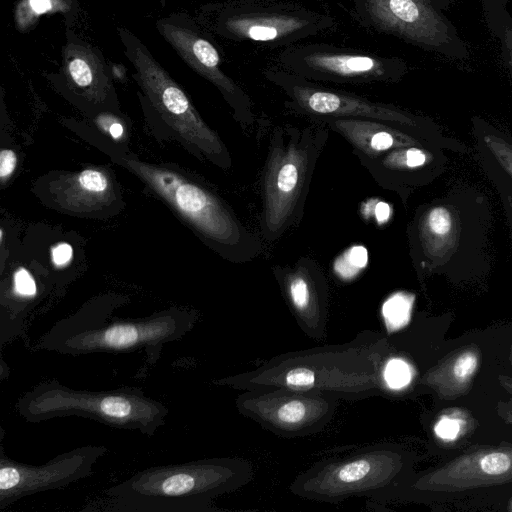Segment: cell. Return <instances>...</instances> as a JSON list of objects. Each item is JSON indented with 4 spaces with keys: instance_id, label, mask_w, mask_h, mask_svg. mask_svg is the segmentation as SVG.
I'll use <instances>...</instances> for the list:
<instances>
[{
    "instance_id": "5bb4252c",
    "label": "cell",
    "mask_w": 512,
    "mask_h": 512,
    "mask_svg": "<svg viewBox=\"0 0 512 512\" xmlns=\"http://www.w3.org/2000/svg\"><path fill=\"white\" fill-rule=\"evenodd\" d=\"M279 67L312 82L397 83L408 72L398 57L359 52L325 43L294 44L278 56Z\"/></svg>"
},
{
    "instance_id": "ba28073f",
    "label": "cell",
    "mask_w": 512,
    "mask_h": 512,
    "mask_svg": "<svg viewBox=\"0 0 512 512\" xmlns=\"http://www.w3.org/2000/svg\"><path fill=\"white\" fill-rule=\"evenodd\" d=\"M16 409L28 422L78 416L153 436L165 424L168 408L138 387L90 391L69 388L57 379L40 382L17 402Z\"/></svg>"
},
{
    "instance_id": "4fadbf2b",
    "label": "cell",
    "mask_w": 512,
    "mask_h": 512,
    "mask_svg": "<svg viewBox=\"0 0 512 512\" xmlns=\"http://www.w3.org/2000/svg\"><path fill=\"white\" fill-rule=\"evenodd\" d=\"M354 17L366 28L397 37L446 57L468 55L456 28L432 0H350Z\"/></svg>"
},
{
    "instance_id": "7402d4cb",
    "label": "cell",
    "mask_w": 512,
    "mask_h": 512,
    "mask_svg": "<svg viewBox=\"0 0 512 512\" xmlns=\"http://www.w3.org/2000/svg\"><path fill=\"white\" fill-rule=\"evenodd\" d=\"M486 21L501 43L502 55L512 76V16L504 0H481Z\"/></svg>"
},
{
    "instance_id": "836d02e7",
    "label": "cell",
    "mask_w": 512,
    "mask_h": 512,
    "mask_svg": "<svg viewBox=\"0 0 512 512\" xmlns=\"http://www.w3.org/2000/svg\"><path fill=\"white\" fill-rule=\"evenodd\" d=\"M498 191L507 221L512 228V190L503 185H494Z\"/></svg>"
},
{
    "instance_id": "9a60e30c",
    "label": "cell",
    "mask_w": 512,
    "mask_h": 512,
    "mask_svg": "<svg viewBox=\"0 0 512 512\" xmlns=\"http://www.w3.org/2000/svg\"><path fill=\"white\" fill-rule=\"evenodd\" d=\"M339 399L289 388L243 390L236 398L240 414L281 437L309 435L333 418Z\"/></svg>"
},
{
    "instance_id": "4316f807",
    "label": "cell",
    "mask_w": 512,
    "mask_h": 512,
    "mask_svg": "<svg viewBox=\"0 0 512 512\" xmlns=\"http://www.w3.org/2000/svg\"><path fill=\"white\" fill-rule=\"evenodd\" d=\"M38 294L37 284L31 273L25 268L15 271L12 280L11 295L15 302L29 304Z\"/></svg>"
},
{
    "instance_id": "7a4b0ae2",
    "label": "cell",
    "mask_w": 512,
    "mask_h": 512,
    "mask_svg": "<svg viewBox=\"0 0 512 512\" xmlns=\"http://www.w3.org/2000/svg\"><path fill=\"white\" fill-rule=\"evenodd\" d=\"M340 135L375 182L396 193L406 204L411 193L445 170L446 150L465 153L467 147L446 136L441 128L413 129L363 119L318 122Z\"/></svg>"
},
{
    "instance_id": "d6986e66",
    "label": "cell",
    "mask_w": 512,
    "mask_h": 512,
    "mask_svg": "<svg viewBox=\"0 0 512 512\" xmlns=\"http://www.w3.org/2000/svg\"><path fill=\"white\" fill-rule=\"evenodd\" d=\"M62 62L55 79L72 94L92 103H103L113 91V69L102 53L73 32L67 31Z\"/></svg>"
},
{
    "instance_id": "4dcf8cb0",
    "label": "cell",
    "mask_w": 512,
    "mask_h": 512,
    "mask_svg": "<svg viewBox=\"0 0 512 512\" xmlns=\"http://www.w3.org/2000/svg\"><path fill=\"white\" fill-rule=\"evenodd\" d=\"M73 257V249L70 244L61 242L55 245L51 250V258L54 266L65 267Z\"/></svg>"
},
{
    "instance_id": "ffe728a7",
    "label": "cell",
    "mask_w": 512,
    "mask_h": 512,
    "mask_svg": "<svg viewBox=\"0 0 512 512\" xmlns=\"http://www.w3.org/2000/svg\"><path fill=\"white\" fill-rule=\"evenodd\" d=\"M481 167L493 183L512 190V136L481 117L471 119Z\"/></svg>"
},
{
    "instance_id": "f1b7e54d",
    "label": "cell",
    "mask_w": 512,
    "mask_h": 512,
    "mask_svg": "<svg viewBox=\"0 0 512 512\" xmlns=\"http://www.w3.org/2000/svg\"><path fill=\"white\" fill-rule=\"evenodd\" d=\"M477 366V358L474 353L467 352L460 355L454 364V374L459 379L469 377Z\"/></svg>"
},
{
    "instance_id": "603a6c76",
    "label": "cell",
    "mask_w": 512,
    "mask_h": 512,
    "mask_svg": "<svg viewBox=\"0 0 512 512\" xmlns=\"http://www.w3.org/2000/svg\"><path fill=\"white\" fill-rule=\"evenodd\" d=\"M413 295L397 292L390 295L382 304L381 316L387 332L394 333L410 320Z\"/></svg>"
},
{
    "instance_id": "30bf717a",
    "label": "cell",
    "mask_w": 512,
    "mask_h": 512,
    "mask_svg": "<svg viewBox=\"0 0 512 512\" xmlns=\"http://www.w3.org/2000/svg\"><path fill=\"white\" fill-rule=\"evenodd\" d=\"M210 28L233 40L281 46L316 36L336 25L325 13L281 0H234L210 8Z\"/></svg>"
},
{
    "instance_id": "8fae6325",
    "label": "cell",
    "mask_w": 512,
    "mask_h": 512,
    "mask_svg": "<svg viewBox=\"0 0 512 512\" xmlns=\"http://www.w3.org/2000/svg\"><path fill=\"white\" fill-rule=\"evenodd\" d=\"M401 467L396 449L378 444L314 464L293 480L290 491L307 500L333 504L361 496L378 500L392 488Z\"/></svg>"
},
{
    "instance_id": "7c38bea8",
    "label": "cell",
    "mask_w": 512,
    "mask_h": 512,
    "mask_svg": "<svg viewBox=\"0 0 512 512\" xmlns=\"http://www.w3.org/2000/svg\"><path fill=\"white\" fill-rule=\"evenodd\" d=\"M265 78L286 96L285 107L313 122L328 119H363L386 122L413 129L431 130L440 126L426 116L391 104L375 102L351 93L326 88L282 68L264 71Z\"/></svg>"
},
{
    "instance_id": "484cf974",
    "label": "cell",
    "mask_w": 512,
    "mask_h": 512,
    "mask_svg": "<svg viewBox=\"0 0 512 512\" xmlns=\"http://www.w3.org/2000/svg\"><path fill=\"white\" fill-rule=\"evenodd\" d=\"M382 375L388 391L403 389L412 378L409 364L402 358L394 356L386 359Z\"/></svg>"
},
{
    "instance_id": "cb8c5ba5",
    "label": "cell",
    "mask_w": 512,
    "mask_h": 512,
    "mask_svg": "<svg viewBox=\"0 0 512 512\" xmlns=\"http://www.w3.org/2000/svg\"><path fill=\"white\" fill-rule=\"evenodd\" d=\"M72 7V0H21L15 18L23 29L30 26L40 15L50 11L65 12Z\"/></svg>"
},
{
    "instance_id": "6da1fadb",
    "label": "cell",
    "mask_w": 512,
    "mask_h": 512,
    "mask_svg": "<svg viewBox=\"0 0 512 512\" xmlns=\"http://www.w3.org/2000/svg\"><path fill=\"white\" fill-rule=\"evenodd\" d=\"M387 347L382 336L360 335L347 344L285 353L216 383L239 390L289 388L358 400L389 392L382 375Z\"/></svg>"
},
{
    "instance_id": "8992f818",
    "label": "cell",
    "mask_w": 512,
    "mask_h": 512,
    "mask_svg": "<svg viewBox=\"0 0 512 512\" xmlns=\"http://www.w3.org/2000/svg\"><path fill=\"white\" fill-rule=\"evenodd\" d=\"M329 128L318 122L276 126L270 136L262 174V239L273 243L303 217L312 175Z\"/></svg>"
},
{
    "instance_id": "9c48e42d",
    "label": "cell",
    "mask_w": 512,
    "mask_h": 512,
    "mask_svg": "<svg viewBox=\"0 0 512 512\" xmlns=\"http://www.w3.org/2000/svg\"><path fill=\"white\" fill-rule=\"evenodd\" d=\"M118 35L133 77L161 118L200 155L218 167H231L230 153L218 134L195 109L184 90L130 30L119 27Z\"/></svg>"
},
{
    "instance_id": "2e32d148",
    "label": "cell",
    "mask_w": 512,
    "mask_h": 512,
    "mask_svg": "<svg viewBox=\"0 0 512 512\" xmlns=\"http://www.w3.org/2000/svg\"><path fill=\"white\" fill-rule=\"evenodd\" d=\"M156 28L191 69L218 89L242 128L252 127L255 121L252 100L222 70L217 48L199 25L187 15L174 14L160 18Z\"/></svg>"
},
{
    "instance_id": "52a82bcc",
    "label": "cell",
    "mask_w": 512,
    "mask_h": 512,
    "mask_svg": "<svg viewBox=\"0 0 512 512\" xmlns=\"http://www.w3.org/2000/svg\"><path fill=\"white\" fill-rule=\"evenodd\" d=\"M125 162L223 258L245 263L262 254L261 238L212 190L163 166L132 159Z\"/></svg>"
},
{
    "instance_id": "e0dca14e",
    "label": "cell",
    "mask_w": 512,
    "mask_h": 512,
    "mask_svg": "<svg viewBox=\"0 0 512 512\" xmlns=\"http://www.w3.org/2000/svg\"><path fill=\"white\" fill-rule=\"evenodd\" d=\"M108 448L87 445L61 453L40 465L21 463L7 457L0 445V510L38 492L60 489L91 476L93 466Z\"/></svg>"
},
{
    "instance_id": "5b68a950",
    "label": "cell",
    "mask_w": 512,
    "mask_h": 512,
    "mask_svg": "<svg viewBox=\"0 0 512 512\" xmlns=\"http://www.w3.org/2000/svg\"><path fill=\"white\" fill-rule=\"evenodd\" d=\"M111 310L81 309L55 323L40 337L36 349L73 356L145 350L154 363L161 348L183 338L196 321L194 313L178 308L133 319L109 318Z\"/></svg>"
},
{
    "instance_id": "1f68e13d",
    "label": "cell",
    "mask_w": 512,
    "mask_h": 512,
    "mask_svg": "<svg viewBox=\"0 0 512 512\" xmlns=\"http://www.w3.org/2000/svg\"><path fill=\"white\" fill-rule=\"evenodd\" d=\"M434 430L443 439H454L459 432V425L455 420L445 418L436 424Z\"/></svg>"
},
{
    "instance_id": "f546056e",
    "label": "cell",
    "mask_w": 512,
    "mask_h": 512,
    "mask_svg": "<svg viewBox=\"0 0 512 512\" xmlns=\"http://www.w3.org/2000/svg\"><path fill=\"white\" fill-rule=\"evenodd\" d=\"M18 158L11 149H3L0 153V180L5 183L14 173Z\"/></svg>"
},
{
    "instance_id": "44dd1931",
    "label": "cell",
    "mask_w": 512,
    "mask_h": 512,
    "mask_svg": "<svg viewBox=\"0 0 512 512\" xmlns=\"http://www.w3.org/2000/svg\"><path fill=\"white\" fill-rule=\"evenodd\" d=\"M112 192L109 175L101 169L89 168L66 176L58 185L57 200L72 211H92L109 202Z\"/></svg>"
},
{
    "instance_id": "3957f363",
    "label": "cell",
    "mask_w": 512,
    "mask_h": 512,
    "mask_svg": "<svg viewBox=\"0 0 512 512\" xmlns=\"http://www.w3.org/2000/svg\"><path fill=\"white\" fill-rule=\"evenodd\" d=\"M490 224L489 201L475 188H456L420 205L407 228L418 275L487 268Z\"/></svg>"
},
{
    "instance_id": "ac0fdd59",
    "label": "cell",
    "mask_w": 512,
    "mask_h": 512,
    "mask_svg": "<svg viewBox=\"0 0 512 512\" xmlns=\"http://www.w3.org/2000/svg\"><path fill=\"white\" fill-rule=\"evenodd\" d=\"M275 279L300 328L314 339L325 335L329 290L318 263L301 257L292 265L274 266Z\"/></svg>"
},
{
    "instance_id": "d6a6232c",
    "label": "cell",
    "mask_w": 512,
    "mask_h": 512,
    "mask_svg": "<svg viewBox=\"0 0 512 512\" xmlns=\"http://www.w3.org/2000/svg\"><path fill=\"white\" fill-rule=\"evenodd\" d=\"M98 123L103 128H106V130L108 131L110 136L112 138H114L115 140H119L123 137L124 132H125L124 126L122 125L121 122L114 119L113 117L108 116V115L100 116Z\"/></svg>"
},
{
    "instance_id": "d4e9b609",
    "label": "cell",
    "mask_w": 512,
    "mask_h": 512,
    "mask_svg": "<svg viewBox=\"0 0 512 512\" xmlns=\"http://www.w3.org/2000/svg\"><path fill=\"white\" fill-rule=\"evenodd\" d=\"M367 251L362 246H352L335 259L333 270L336 277L344 282L353 280L367 264Z\"/></svg>"
},
{
    "instance_id": "277c9868",
    "label": "cell",
    "mask_w": 512,
    "mask_h": 512,
    "mask_svg": "<svg viewBox=\"0 0 512 512\" xmlns=\"http://www.w3.org/2000/svg\"><path fill=\"white\" fill-rule=\"evenodd\" d=\"M252 464L217 457L153 466L107 488L106 510L120 512H208L213 500L253 478Z\"/></svg>"
},
{
    "instance_id": "83f0119b",
    "label": "cell",
    "mask_w": 512,
    "mask_h": 512,
    "mask_svg": "<svg viewBox=\"0 0 512 512\" xmlns=\"http://www.w3.org/2000/svg\"><path fill=\"white\" fill-rule=\"evenodd\" d=\"M511 465L508 455L502 452H494L485 455L480 462L481 469L489 475L505 473Z\"/></svg>"
},
{
    "instance_id": "e575fe53",
    "label": "cell",
    "mask_w": 512,
    "mask_h": 512,
    "mask_svg": "<svg viewBox=\"0 0 512 512\" xmlns=\"http://www.w3.org/2000/svg\"><path fill=\"white\" fill-rule=\"evenodd\" d=\"M439 8L443 2V0H432ZM441 9V8H440Z\"/></svg>"
}]
</instances>
